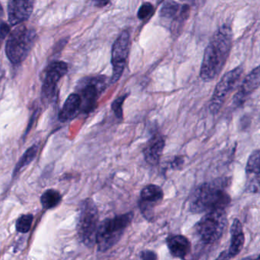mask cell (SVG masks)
Instances as JSON below:
<instances>
[{
	"instance_id": "6da1fadb",
	"label": "cell",
	"mask_w": 260,
	"mask_h": 260,
	"mask_svg": "<svg viewBox=\"0 0 260 260\" xmlns=\"http://www.w3.org/2000/svg\"><path fill=\"white\" fill-rule=\"evenodd\" d=\"M233 44V31L230 24L221 25L208 44L200 69V77L205 82L216 79L226 65Z\"/></svg>"
},
{
	"instance_id": "7a4b0ae2",
	"label": "cell",
	"mask_w": 260,
	"mask_h": 260,
	"mask_svg": "<svg viewBox=\"0 0 260 260\" xmlns=\"http://www.w3.org/2000/svg\"><path fill=\"white\" fill-rule=\"evenodd\" d=\"M231 196L219 183H207L199 186L191 196L189 209L192 213L225 210L230 205Z\"/></svg>"
},
{
	"instance_id": "3957f363",
	"label": "cell",
	"mask_w": 260,
	"mask_h": 260,
	"mask_svg": "<svg viewBox=\"0 0 260 260\" xmlns=\"http://www.w3.org/2000/svg\"><path fill=\"white\" fill-rule=\"evenodd\" d=\"M133 212L107 218L99 224L96 244L99 251L105 252L112 248L121 238L123 232L133 221Z\"/></svg>"
},
{
	"instance_id": "277c9868",
	"label": "cell",
	"mask_w": 260,
	"mask_h": 260,
	"mask_svg": "<svg viewBox=\"0 0 260 260\" xmlns=\"http://www.w3.org/2000/svg\"><path fill=\"white\" fill-rule=\"evenodd\" d=\"M228 226V217L224 209L206 212L196 224V232L205 245H213L222 238Z\"/></svg>"
},
{
	"instance_id": "5b68a950",
	"label": "cell",
	"mask_w": 260,
	"mask_h": 260,
	"mask_svg": "<svg viewBox=\"0 0 260 260\" xmlns=\"http://www.w3.org/2000/svg\"><path fill=\"white\" fill-rule=\"evenodd\" d=\"M37 33L34 29L20 25L12 31L6 42V52L9 61L19 64L30 53L36 42Z\"/></svg>"
},
{
	"instance_id": "8992f818",
	"label": "cell",
	"mask_w": 260,
	"mask_h": 260,
	"mask_svg": "<svg viewBox=\"0 0 260 260\" xmlns=\"http://www.w3.org/2000/svg\"><path fill=\"white\" fill-rule=\"evenodd\" d=\"M99 213L95 203L91 198H86L79 206L77 232L81 241L86 247H94L96 244Z\"/></svg>"
},
{
	"instance_id": "52a82bcc",
	"label": "cell",
	"mask_w": 260,
	"mask_h": 260,
	"mask_svg": "<svg viewBox=\"0 0 260 260\" xmlns=\"http://www.w3.org/2000/svg\"><path fill=\"white\" fill-rule=\"evenodd\" d=\"M244 68L242 66L235 67L233 70L227 72L220 79L215 86L213 95L209 103V110L212 114H216L220 111L224 101L231 92L236 87L241 79Z\"/></svg>"
},
{
	"instance_id": "ba28073f",
	"label": "cell",
	"mask_w": 260,
	"mask_h": 260,
	"mask_svg": "<svg viewBox=\"0 0 260 260\" xmlns=\"http://www.w3.org/2000/svg\"><path fill=\"white\" fill-rule=\"evenodd\" d=\"M108 78L105 76L87 77L82 79L79 85L81 98V108L85 112H89L95 107L102 92L106 88Z\"/></svg>"
},
{
	"instance_id": "9c48e42d",
	"label": "cell",
	"mask_w": 260,
	"mask_h": 260,
	"mask_svg": "<svg viewBox=\"0 0 260 260\" xmlns=\"http://www.w3.org/2000/svg\"><path fill=\"white\" fill-rule=\"evenodd\" d=\"M129 33L126 31L122 32L117 38L112 47L111 64L113 66V75L111 83L117 82L124 71L128 54L129 51Z\"/></svg>"
},
{
	"instance_id": "30bf717a",
	"label": "cell",
	"mask_w": 260,
	"mask_h": 260,
	"mask_svg": "<svg viewBox=\"0 0 260 260\" xmlns=\"http://www.w3.org/2000/svg\"><path fill=\"white\" fill-rule=\"evenodd\" d=\"M67 72L68 65L62 61H55L47 67L42 85V98L45 102H50L53 99L58 82Z\"/></svg>"
},
{
	"instance_id": "8fae6325",
	"label": "cell",
	"mask_w": 260,
	"mask_h": 260,
	"mask_svg": "<svg viewBox=\"0 0 260 260\" xmlns=\"http://www.w3.org/2000/svg\"><path fill=\"white\" fill-rule=\"evenodd\" d=\"M163 197V190L157 185H148L142 189L141 192L140 209L145 218L150 221L153 218L154 207L161 201Z\"/></svg>"
},
{
	"instance_id": "7c38bea8",
	"label": "cell",
	"mask_w": 260,
	"mask_h": 260,
	"mask_svg": "<svg viewBox=\"0 0 260 260\" xmlns=\"http://www.w3.org/2000/svg\"><path fill=\"white\" fill-rule=\"evenodd\" d=\"M246 189L250 193L260 194V150L253 151L247 160Z\"/></svg>"
},
{
	"instance_id": "4fadbf2b",
	"label": "cell",
	"mask_w": 260,
	"mask_h": 260,
	"mask_svg": "<svg viewBox=\"0 0 260 260\" xmlns=\"http://www.w3.org/2000/svg\"><path fill=\"white\" fill-rule=\"evenodd\" d=\"M34 0H9L8 4V16L12 25L21 24L33 12Z\"/></svg>"
},
{
	"instance_id": "5bb4252c",
	"label": "cell",
	"mask_w": 260,
	"mask_h": 260,
	"mask_svg": "<svg viewBox=\"0 0 260 260\" xmlns=\"http://www.w3.org/2000/svg\"><path fill=\"white\" fill-rule=\"evenodd\" d=\"M231 239L230 247L227 251L221 253L218 259H233L240 254L245 244V235H244L243 225L240 220L235 218L232 223L231 227Z\"/></svg>"
},
{
	"instance_id": "9a60e30c",
	"label": "cell",
	"mask_w": 260,
	"mask_h": 260,
	"mask_svg": "<svg viewBox=\"0 0 260 260\" xmlns=\"http://www.w3.org/2000/svg\"><path fill=\"white\" fill-rule=\"evenodd\" d=\"M260 85V66L253 69L244 79L234 97L236 105H242Z\"/></svg>"
},
{
	"instance_id": "2e32d148",
	"label": "cell",
	"mask_w": 260,
	"mask_h": 260,
	"mask_svg": "<svg viewBox=\"0 0 260 260\" xmlns=\"http://www.w3.org/2000/svg\"><path fill=\"white\" fill-rule=\"evenodd\" d=\"M165 147V141L161 136L155 135L152 137L144 149L145 161L151 166L158 164Z\"/></svg>"
},
{
	"instance_id": "e0dca14e",
	"label": "cell",
	"mask_w": 260,
	"mask_h": 260,
	"mask_svg": "<svg viewBox=\"0 0 260 260\" xmlns=\"http://www.w3.org/2000/svg\"><path fill=\"white\" fill-rule=\"evenodd\" d=\"M170 253L174 257L184 259L191 250L189 240L183 235H172L167 239Z\"/></svg>"
},
{
	"instance_id": "ac0fdd59",
	"label": "cell",
	"mask_w": 260,
	"mask_h": 260,
	"mask_svg": "<svg viewBox=\"0 0 260 260\" xmlns=\"http://www.w3.org/2000/svg\"><path fill=\"white\" fill-rule=\"evenodd\" d=\"M81 108V98L77 93H73L70 95L62 109L59 111V119L60 122H65L71 120L76 116L78 111Z\"/></svg>"
},
{
	"instance_id": "d6986e66",
	"label": "cell",
	"mask_w": 260,
	"mask_h": 260,
	"mask_svg": "<svg viewBox=\"0 0 260 260\" xmlns=\"http://www.w3.org/2000/svg\"><path fill=\"white\" fill-rule=\"evenodd\" d=\"M191 6L188 4L182 5L181 9L178 15L171 21L170 30L174 38L180 36L186 21L190 15Z\"/></svg>"
},
{
	"instance_id": "ffe728a7",
	"label": "cell",
	"mask_w": 260,
	"mask_h": 260,
	"mask_svg": "<svg viewBox=\"0 0 260 260\" xmlns=\"http://www.w3.org/2000/svg\"><path fill=\"white\" fill-rule=\"evenodd\" d=\"M182 5L174 0H166L162 5L160 10V17L162 19L172 21L180 12Z\"/></svg>"
},
{
	"instance_id": "44dd1931",
	"label": "cell",
	"mask_w": 260,
	"mask_h": 260,
	"mask_svg": "<svg viewBox=\"0 0 260 260\" xmlns=\"http://www.w3.org/2000/svg\"><path fill=\"white\" fill-rule=\"evenodd\" d=\"M62 196L57 190L48 189L43 193L41 203L44 209H51L56 207L60 203Z\"/></svg>"
},
{
	"instance_id": "7402d4cb",
	"label": "cell",
	"mask_w": 260,
	"mask_h": 260,
	"mask_svg": "<svg viewBox=\"0 0 260 260\" xmlns=\"http://www.w3.org/2000/svg\"><path fill=\"white\" fill-rule=\"evenodd\" d=\"M38 148L36 145H34L31 148H29L24 155L22 156L19 161H18V164H17L16 167H15V172H17L22 169L24 166L28 165L36 157L37 153H38Z\"/></svg>"
},
{
	"instance_id": "603a6c76",
	"label": "cell",
	"mask_w": 260,
	"mask_h": 260,
	"mask_svg": "<svg viewBox=\"0 0 260 260\" xmlns=\"http://www.w3.org/2000/svg\"><path fill=\"white\" fill-rule=\"evenodd\" d=\"M33 219L34 217L31 214L21 215L17 221L16 230L20 233H27L31 227Z\"/></svg>"
},
{
	"instance_id": "cb8c5ba5",
	"label": "cell",
	"mask_w": 260,
	"mask_h": 260,
	"mask_svg": "<svg viewBox=\"0 0 260 260\" xmlns=\"http://www.w3.org/2000/svg\"><path fill=\"white\" fill-rule=\"evenodd\" d=\"M128 95H123V96H120V97L116 99L111 105L113 111L115 113L116 116L118 119H123V105L124 101L127 98Z\"/></svg>"
},
{
	"instance_id": "d4e9b609",
	"label": "cell",
	"mask_w": 260,
	"mask_h": 260,
	"mask_svg": "<svg viewBox=\"0 0 260 260\" xmlns=\"http://www.w3.org/2000/svg\"><path fill=\"white\" fill-rule=\"evenodd\" d=\"M154 11V6L151 3H143L138 11V18L140 20L146 19L152 15Z\"/></svg>"
},
{
	"instance_id": "484cf974",
	"label": "cell",
	"mask_w": 260,
	"mask_h": 260,
	"mask_svg": "<svg viewBox=\"0 0 260 260\" xmlns=\"http://www.w3.org/2000/svg\"><path fill=\"white\" fill-rule=\"evenodd\" d=\"M9 32H10V27L6 23H0V48H1L3 41L9 35Z\"/></svg>"
},
{
	"instance_id": "4316f807",
	"label": "cell",
	"mask_w": 260,
	"mask_h": 260,
	"mask_svg": "<svg viewBox=\"0 0 260 260\" xmlns=\"http://www.w3.org/2000/svg\"><path fill=\"white\" fill-rule=\"evenodd\" d=\"M140 258L145 260H154L157 259V256L154 252L151 251V250H145L141 253Z\"/></svg>"
},
{
	"instance_id": "83f0119b",
	"label": "cell",
	"mask_w": 260,
	"mask_h": 260,
	"mask_svg": "<svg viewBox=\"0 0 260 260\" xmlns=\"http://www.w3.org/2000/svg\"><path fill=\"white\" fill-rule=\"evenodd\" d=\"M180 1L184 2L185 4H188L191 7H201L207 0H180Z\"/></svg>"
},
{
	"instance_id": "f1b7e54d",
	"label": "cell",
	"mask_w": 260,
	"mask_h": 260,
	"mask_svg": "<svg viewBox=\"0 0 260 260\" xmlns=\"http://www.w3.org/2000/svg\"><path fill=\"white\" fill-rule=\"evenodd\" d=\"M111 0H93V3H94V5L97 7H105L107 5H108V3H110Z\"/></svg>"
},
{
	"instance_id": "f546056e",
	"label": "cell",
	"mask_w": 260,
	"mask_h": 260,
	"mask_svg": "<svg viewBox=\"0 0 260 260\" xmlns=\"http://www.w3.org/2000/svg\"><path fill=\"white\" fill-rule=\"evenodd\" d=\"M3 15V6H2L1 3H0V18Z\"/></svg>"
},
{
	"instance_id": "4dcf8cb0",
	"label": "cell",
	"mask_w": 260,
	"mask_h": 260,
	"mask_svg": "<svg viewBox=\"0 0 260 260\" xmlns=\"http://www.w3.org/2000/svg\"><path fill=\"white\" fill-rule=\"evenodd\" d=\"M258 259H260V255L259 256V257L257 258Z\"/></svg>"
}]
</instances>
